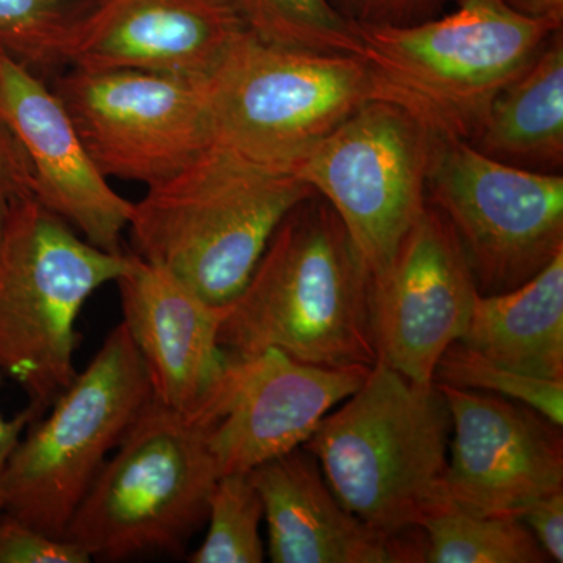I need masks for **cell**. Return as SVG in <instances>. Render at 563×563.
<instances>
[{
	"mask_svg": "<svg viewBox=\"0 0 563 563\" xmlns=\"http://www.w3.org/2000/svg\"><path fill=\"white\" fill-rule=\"evenodd\" d=\"M96 0H0V51L32 70L69 66Z\"/></svg>",
	"mask_w": 563,
	"mask_h": 563,
	"instance_id": "obj_22",
	"label": "cell"
},
{
	"mask_svg": "<svg viewBox=\"0 0 563 563\" xmlns=\"http://www.w3.org/2000/svg\"><path fill=\"white\" fill-rule=\"evenodd\" d=\"M420 528L424 536L422 562H551L518 517L476 514L446 499L422 518Z\"/></svg>",
	"mask_w": 563,
	"mask_h": 563,
	"instance_id": "obj_21",
	"label": "cell"
},
{
	"mask_svg": "<svg viewBox=\"0 0 563 563\" xmlns=\"http://www.w3.org/2000/svg\"><path fill=\"white\" fill-rule=\"evenodd\" d=\"M450 439V409L435 383L415 384L377 362L303 448L350 512L395 537L446 501Z\"/></svg>",
	"mask_w": 563,
	"mask_h": 563,
	"instance_id": "obj_4",
	"label": "cell"
},
{
	"mask_svg": "<svg viewBox=\"0 0 563 563\" xmlns=\"http://www.w3.org/2000/svg\"><path fill=\"white\" fill-rule=\"evenodd\" d=\"M274 563L413 562L409 532L374 531L340 503L317 457L296 448L251 470Z\"/></svg>",
	"mask_w": 563,
	"mask_h": 563,
	"instance_id": "obj_18",
	"label": "cell"
},
{
	"mask_svg": "<svg viewBox=\"0 0 563 563\" xmlns=\"http://www.w3.org/2000/svg\"><path fill=\"white\" fill-rule=\"evenodd\" d=\"M470 144L493 161L542 174L563 169V31L492 103Z\"/></svg>",
	"mask_w": 563,
	"mask_h": 563,
	"instance_id": "obj_20",
	"label": "cell"
},
{
	"mask_svg": "<svg viewBox=\"0 0 563 563\" xmlns=\"http://www.w3.org/2000/svg\"><path fill=\"white\" fill-rule=\"evenodd\" d=\"M372 99L393 103L433 136L472 141L499 92L563 27L503 0H457L420 24L354 25Z\"/></svg>",
	"mask_w": 563,
	"mask_h": 563,
	"instance_id": "obj_3",
	"label": "cell"
},
{
	"mask_svg": "<svg viewBox=\"0 0 563 563\" xmlns=\"http://www.w3.org/2000/svg\"><path fill=\"white\" fill-rule=\"evenodd\" d=\"M372 269L321 196L288 211L220 328L222 350L276 347L324 368H373Z\"/></svg>",
	"mask_w": 563,
	"mask_h": 563,
	"instance_id": "obj_1",
	"label": "cell"
},
{
	"mask_svg": "<svg viewBox=\"0 0 563 563\" xmlns=\"http://www.w3.org/2000/svg\"><path fill=\"white\" fill-rule=\"evenodd\" d=\"M509 9L531 20L548 21L563 27V0H503Z\"/></svg>",
	"mask_w": 563,
	"mask_h": 563,
	"instance_id": "obj_31",
	"label": "cell"
},
{
	"mask_svg": "<svg viewBox=\"0 0 563 563\" xmlns=\"http://www.w3.org/2000/svg\"><path fill=\"white\" fill-rule=\"evenodd\" d=\"M131 252H107L33 196L11 210L0 240V369L43 415L76 379V322L92 292L117 282Z\"/></svg>",
	"mask_w": 563,
	"mask_h": 563,
	"instance_id": "obj_6",
	"label": "cell"
},
{
	"mask_svg": "<svg viewBox=\"0 0 563 563\" xmlns=\"http://www.w3.org/2000/svg\"><path fill=\"white\" fill-rule=\"evenodd\" d=\"M203 91L214 140L288 172L372 99L357 55L288 49L250 31L203 80Z\"/></svg>",
	"mask_w": 563,
	"mask_h": 563,
	"instance_id": "obj_8",
	"label": "cell"
},
{
	"mask_svg": "<svg viewBox=\"0 0 563 563\" xmlns=\"http://www.w3.org/2000/svg\"><path fill=\"white\" fill-rule=\"evenodd\" d=\"M0 377H2V369H0ZM40 417L41 413L36 412L31 406L11 420H7L0 413V517L3 515L2 484L7 465H9L11 454L20 443L22 435L27 431L29 426L38 420Z\"/></svg>",
	"mask_w": 563,
	"mask_h": 563,
	"instance_id": "obj_30",
	"label": "cell"
},
{
	"mask_svg": "<svg viewBox=\"0 0 563 563\" xmlns=\"http://www.w3.org/2000/svg\"><path fill=\"white\" fill-rule=\"evenodd\" d=\"M477 291L446 218L432 206L373 274L369 314L377 362L415 384H433L443 352L468 328Z\"/></svg>",
	"mask_w": 563,
	"mask_h": 563,
	"instance_id": "obj_13",
	"label": "cell"
},
{
	"mask_svg": "<svg viewBox=\"0 0 563 563\" xmlns=\"http://www.w3.org/2000/svg\"><path fill=\"white\" fill-rule=\"evenodd\" d=\"M0 122L24 151L33 198L88 243L122 252L133 202L113 190L88 154L68 110L35 70L0 51Z\"/></svg>",
	"mask_w": 563,
	"mask_h": 563,
	"instance_id": "obj_15",
	"label": "cell"
},
{
	"mask_svg": "<svg viewBox=\"0 0 563 563\" xmlns=\"http://www.w3.org/2000/svg\"><path fill=\"white\" fill-rule=\"evenodd\" d=\"M252 35L274 46L357 55L361 41L332 0H235Z\"/></svg>",
	"mask_w": 563,
	"mask_h": 563,
	"instance_id": "obj_23",
	"label": "cell"
},
{
	"mask_svg": "<svg viewBox=\"0 0 563 563\" xmlns=\"http://www.w3.org/2000/svg\"><path fill=\"white\" fill-rule=\"evenodd\" d=\"M29 196H33L31 165L20 143L0 122V240L11 210Z\"/></svg>",
	"mask_w": 563,
	"mask_h": 563,
	"instance_id": "obj_28",
	"label": "cell"
},
{
	"mask_svg": "<svg viewBox=\"0 0 563 563\" xmlns=\"http://www.w3.org/2000/svg\"><path fill=\"white\" fill-rule=\"evenodd\" d=\"M220 476L206 426L152 398L103 463L63 539L98 562L181 558L207 523Z\"/></svg>",
	"mask_w": 563,
	"mask_h": 563,
	"instance_id": "obj_5",
	"label": "cell"
},
{
	"mask_svg": "<svg viewBox=\"0 0 563 563\" xmlns=\"http://www.w3.org/2000/svg\"><path fill=\"white\" fill-rule=\"evenodd\" d=\"M451 413L444 476L448 501L498 517H520L563 492L562 428L525 404L435 383Z\"/></svg>",
	"mask_w": 563,
	"mask_h": 563,
	"instance_id": "obj_14",
	"label": "cell"
},
{
	"mask_svg": "<svg viewBox=\"0 0 563 563\" xmlns=\"http://www.w3.org/2000/svg\"><path fill=\"white\" fill-rule=\"evenodd\" d=\"M117 284L122 322L146 366L152 398L195 417L228 366L229 352L218 340L228 303L207 302L172 273L133 252Z\"/></svg>",
	"mask_w": 563,
	"mask_h": 563,
	"instance_id": "obj_17",
	"label": "cell"
},
{
	"mask_svg": "<svg viewBox=\"0 0 563 563\" xmlns=\"http://www.w3.org/2000/svg\"><path fill=\"white\" fill-rule=\"evenodd\" d=\"M433 383L512 399L531 407L562 428L563 380L542 379L515 372L462 342L451 344L443 352L433 373Z\"/></svg>",
	"mask_w": 563,
	"mask_h": 563,
	"instance_id": "obj_25",
	"label": "cell"
},
{
	"mask_svg": "<svg viewBox=\"0 0 563 563\" xmlns=\"http://www.w3.org/2000/svg\"><path fill=\"white\" fill-rule=\"evenodd\" d=\"M265 509L250 473L222 474L210 495L206 539L191 563H262Z\"/></svg>",
	"mask_w": 563,
	"mask_h": 563,
	"instance_id": "obj_24",
	"label": "cell"
},
{
	"mask_svg": "<svg viewBox=\"0 0 563 563\" xmlns=\"http://www.w3.org/2000/svg\"><path fill=\"white\" fill-rule=\"evenodd\" d=\"M453 0H332L333 7L354 25L420 24L444 13Z\"/></svg>",
	"mask_w": 563,
	"mask_h": 563,
	"instance_id": "obj_27",
	"label": "cell"
},
{
	"mask_svg": "<svg viewBox=\"0 0 563 563\" xmlns=\"http://www.w3.org/2000/svg\"><path fill=\"white\" fill-rule=\"evenodd\" d=\"M91 559L76 544L47 536L20 518L0 517V563H88Z\"/></svg>",
	"mask_w": 563,
	"mask_h": 563,
	"instance_id": "obj_26",
	"label": "cell"
},
{
	"mask_svg": "<svg viewBox=\"0 0 563 563\" xmlns=\"http://www.w3.org/2000/svg\"><path fill=\"white\" fill-rule=\"evenodd\" d=\"M246 31L235 0H96L69 66L203 81Z\"/></svg>",
	"mask_w": 563,
	"mask_h": 563,
	"instance_id": "obj_16",
	"label": "cell"
},
{
	"mask_svg": "<svg viewBox=\"0 0 563 563\" xmlns=\"http://www.w3.org/2000/svg\"><path fill=\"white\" fill-rule=\"evenodd\" d=\"M426 198L450 222L479 295L531 280L563 252V176L514 168L432 135Z\"/></svg>",
	"mask_w": 563,
	"mask_h": 563,
	"instance_id": "obj_9",
	"label": "cell"
},
{
	"mask_svg": "<svg viewBox=\"0 0 563 563\" xmlns=\"http://www.w3.org/2000/svg\"><path fill=\"white\" fill-rule=\"evenodd\" d=\"M52 90L107 179L151 187L179 173L213 141L203 81L70 68Z\"/></svg>",
	"mask_w": 563,
	"mask_h": 563,
	"instance_id": "obj_11",
	"label": "cell"
},
{
	"mask_svg": "<svg viewBox=\"0 0 563 563\" xmlns=\"http://www.w3.org/2000/svg\"><path fill=\"white\" fill-rule=\"evenodd\" d=\"M369 369L310 365L276 347L229 354L220 383L191 418L206 426L221 476L250 473L309 442L322 418L358 390Z\"/></svg>",
	"mask_w": 563,
	"mask_h": 563,
	"instance_id": "obj_12",
	"label": "cell"
},
{
	"mask_svg": "<svg viewBox=\"0 0 563 563\" xmlns=\"http://www.w3.org/2000/svg\"><path fill=\"white\" fill-rule=\"evenodd\" d=\"M550 561L563 562V492L537 499L520 514Z\"/></svg>",
	"mask_w": 563,
	"mask_h": 563,
	"instance_id": "obj_29",
	"label": "cell"
},
{
	"mask_svg": "<svg viewBox=\"0 0 563 563\" xmlns=\"http://www.w3.org/2000/svg\"><path fill=\"white\" fill-rule=\"evenodd\" d=\"M459 342L515 372L563 380V252L521 287L477 295Z\"/></svg>",
	"mask_w": 563,
	"mask_h": 563,
	"instance_id": "obj_19",
	"label": "cell"
},
{
	"mask_svg": "<svg viewBox=\"0 0 563 563\" xmlns=\"http://www.w3.org/2000/svg\"><path fill=\"white\" fill-rule=\"evenodd\" d=\"M317 195L288 169L211 141L184 169L133 202V254L213 306L233 301L292 207Z\"/></svg>",
	"mask_w": 563,
	"mask_h": 563,
	"instance_id": "obj_2",
	"label": "cell"
},
{
	"mask_svg": "<svg viewBox=\"0 0 563 563\" xmlns=\"http://www.w3.org/2000/svg\"><path fill=\"white\" fill-rule=\"evenodd\" d=\"M152 399L146 366L124 322L84 372L29 426L3 474V514L63 539L96 476Z\"/></svg>",
	"mask_w": 563,
	"mask_h": 563,
	"instance_id": "obj_7",
	"label": "cell"
},
{
	"mask_svg": "<svg viewBox=\"0 0 563 563\" xmlns=\"http://www.w3.org/2000/svg\"><path fill=\"white\" fill-rule=\"evenodd\" d=\"M432 135L393 103L369 99L291 173L331 203L373 274L428 207Z\"/></svg>",
	"mask_w": 563,
	"mask_h": 563,
	"instance_id": "obj_10",
	"label": "cell"
}]
</instances>
